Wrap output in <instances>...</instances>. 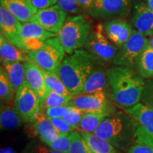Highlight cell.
Returning a JSON list of instances; mask_svg holds the SVG:
<instances>
[{
  "label": "cell",
  "instance_id": "ffe728a7",
  "mask_svg": "<svg viewBox=\"0 0 153 153\" xmlns=\"http://www.w3.org/2000/svg\"><path fill=\"white\" fill-rule=\"evenodd\" d=\"M24 121L14 106L1 103L0 126L4 131H12L22 126Z\"/></svg>",
  "mask_w": 153,
  "mask_h": 153
},
{
  "label": "cell",
  "instance_id": "d6a6232c",
  "mask_svg": "<svg viewBox=\"0 0 153 153\" xmlns=\"http://www.w3.org/2000/svg\"><path fill=\"white\" fill-rule=\"evenodd\" d=\"M84 114H85V112L83 111L80 110L79 108L70 106V108L68 112V114L62 118L71 127L73 128L74 130H76L79 127V123L81 122V120Z\"/></svg>",
  "mask_w": 153,
  "mask_h": 153
},
{
  "label": "cell",
  "instance_id": "484cf974",
  "mask_svg": "<svg viewBox=\"0 0 153 153\" xmlns=\"http://www.w3.org/2000/svg\"><path fill=\"white\" fill-rule=\"evenodd\" d=\"M57 34L48 31L40 25L33 22L22 23V37L23 38H34L46 41L48 38L55 37Z\"/></svg>",
  "mask_w": 153,
  "mask_h": 153
},
{
  "label": "cell",
  "instance_id": "9c48e42d",
  "mask_svg": "<svg viewBox=\"0 0 153 153\" xmlns=\"http://www.w3.org/2000/svg\"><path fill=\"white\" fill-rule=\"evenodd\" d=\"M14 106L24 122L32 123L36 115L41 111V101L37 94L24 81L16 91Z\"/></svg>",
  "mask_w": 153,
  "mask_h": 153
},
{
  "label": "cell",
  "instance_id": "603a6c76",
  "mask_svg": "<svg viewBox=\"0 0 153 153\" xmlns=\"http://www.w3.org/2000/svg\"><path fill=\"white\" fill-rule=\"evenodd\" d=\"M3 68L8 74L15 91H18L25 81L24 62H4Z\"/></svg>",
  "mask_w": 153,
  "mask_h": 153
},
{
  "label": "cell",
  "instance_id": "e0dca14e",
  "mask_svg": "<svg viewBox=\"0 0 153 153\" xmlns=\"http://www.w3.org/2000/svg\"><path fill=\"white\" fill-rule=\"evenodd\" d=\"M32 123L36 133L45 145L55 141L61 135L55 128L45 114H43L41 111L36 115Z\"/></svg>",
  "mask_w": 153,
  "mask_h": 153
},
{
  "label": "cell",
  "instance_id": "ba28073f",
  "mask_svg": "<svg viewBox=\"0 0 153 153\" xmlns=\"http://www.w3.org/2000/svg\"><path fill=\"white\" fill-rule=\"evenodd\" d=\"M148 43L147 37L134 29L128 41L118 51L113 62L116 66L135 68L137 59Z\"/></svg>",
  "mask_w": 153,
  "mask_h": 153
},
{
  "label": "cell",
  "instance_id": "e575fe53",
  "mask_svg": "<svg viewBox=\"0 0 153 153\" xmlns=\"http://www.w3.org/2000/svg\"><path fill=\"white\" fill-rule=\"evenodd\" d=\"M57 4L70 14H78L82 9L78 0H57Z\"/></svg>",
  "mask_w": 153,
  "mask_h": 153
},
{
  "label": "cell",
  "instance_id": "d6986e66",
  "mask_svg": "<svg viewBox=\"0 0 153 153\" xmlns=\"http://www.w3.org/2000/svg\"><path fill=\"white\" fill-rule=\"evenodd\" d=\"M0 56L1 63L4 62H32L26 51L13 45L1 33H0Z\"/></svg>",
  "mask_w": 153,
  "mask_h": 153
},
{
  "label": "cell",
  "instance_id": "f546056e",
  "mask_svg": "<svg viewBox=\"0 0 153 153\" xmlns=\"http://www.w3.org/2000/svg\"><path fill=\"white\" fill-rule=\"evenodd\" d=\"M72 97H65L55 91L49 90L48 93L41 104V108L45 109L53 107H59L68 105L69 101L71 100Z\"/></svg>",
  "mask_w": 153,
  "mask_h": 153
},
{
  "label": "cell",
  "instance_id": "8fae6325",
  "mask_svg": "<svg viewBox=\"0 0 153 153\" xmlns=\"http://www.w3.org/2000/svg\"><path fill=\"white\" fill-rule=\"evenodd\" d=\"M68 13L55 4L37 11L30 22H35L48 31L58 34L65 22Z\"/></svg>",
  "mask_w": 153,
  "mask_h": 153
},
{
  "label": "cell",
  "instance_id": "8992f818",
  "mask_svg": "<svg viewBox=\"0 0 153 153\" xmlns=\"http://www.w3.org/2000/svg\"><path fill=\"white\" fill-rule=\"evenodd\" d=\"M68 105L79 108L84 112L101 113L111 116L117 113V108L107 97L106 91L72 96Z\"/></svg>",
  "mask_w": 153,
  "mask_h": 153
},
{
  "label": "cell",
  "instance_id": "5bb4252c",
  "mask_svg": "<svg viewBox=\"0 0 153 153\" xmlns=\"http://www.w3.org/2000/svg\"><path fill=\"white\" fill-rule=\"evenodd\" d=\"M131 22L135 30L145 37L153 35V11L148 4L139 2L135 5Z\"/></svg>",
  "mask_w": 153,
  "mask_h": 153
},
{
  "label": "cell",
  "instance_id": "3957f363",
  "mask_svg": "<svg viewBox=\"0 0 153 153\" xmlns=\"http://www.w3.org/2000/svg\"><path fill=\"white\" fill-rule=\"evenodd\" d=\"M138 123L126 113L118 111L107 117L94 132L118 150L128 151L135 138Z\"/></svg>",
  "mask_w": 153,
  "mask_h": 153
},
{
  "label": "cell",
  "instance_id": "4316f807",
  "mask_svg": "<svg viewBox=\"0 0 153 153\" xmlns=\"http://www.w3.org/2000/svg\"><path fill=\"white\" fill-rule=\"evenodd\" d=\"M107 117V115L101 113L85 112L80 122L78 130L79 132L88 133H94L104 120Z\"/></svg>",
  "mask_w": 153,
  "mask_h": 153
},
{
  "label": "cell",
  "instance_id": "30bf717a",
  "mask_svg": "<svg viewBox=\"0 0 153 153\" xmlns=\"http://www.w3.org/2000/svg\"><path fill=\"white\" fill-rule=\"evenodd\" d=\"M131 0H94L88 14L97 19H122L131 11Z\"/></svg>",
  "mask_w": 153,
  "mask_h": 153
},
{
  "label": "cell",
  "instance_id": "9a60e30c",
  "mask_svg": "<svg viewBox=\"0 0 153 153\" xmlns=\"http://www.w3.org/2000/svg\"><path fill=\"white\" fill-rule=\"evenodd\" d=\"M25 82L40 97L41 104L48 93L43 70L34 62H24Z\"/></svg>",
  "mask_w": 153,
  "mask_h": 153
},
{
  "label": "cell",
  "instance_id": "6da1fadb",
  "mask_svg": "<svg viewBox=\"0 0 153 153\" xmlns=\"http://www.w3.org/2000/svg\"><path fill=\"white\" fill-rule=\"evenodd\" d=\"M106 95L113 104L130 108L138 104L145 81L133 68L116 66L106 70Z\"/></svg>",
  "mask_w": 153,
  "mask_h": 153
},
{
  "label": "cell",
  "instance_id": "44dd1931",
  "mask_svg": "<svg viewBox=\"0 0 153 153\" xmlns=\"http://www.w3.org/2000/svg\"><path fill=\"white\" fill-rule=\"evenodd\" d=\"M106 71H104L100 68H95L86 80L80 94H91L97 91H106Z\"/></svg>",
  "mask_w": 153,
  "mask_h": 153
},
{
  "label": "cell",
  "instance_id": "7a4b0ae2",
  "mask_svg": "<svg viewBox=\"0 0 153 153\" xmlns=\"http://www.w3.org/2000/svg\"><path fill=\"white\" fill-rule=\"evenodd\" d=\"M101 62L85 50L78 49L63 60L57 74L70 93L72 96L77 95L95 68V65Z\"/></svg>",
  "mask_w": 153,
  "mask_h": 153
},
{
  "label": "cell",
  "instance_id": "ee69618b",
  "mask_svg": "<svg viewBox=\"0 0 153 153\" xmlns=\"http://www.w3.org/2000/svg\"><path fill=\"white\" fill-rule=\"evenodd\" d=\"M149 45L153 48V35L151 36L150 40H149Z\"/></svg>",
  "mask_w": 153,
  "mask_h": 153
},
{
  "label": "cell",
  "instance_id": "d590c367",
  "mask_svg": "<svg viewBox=\"0 0 153 153\" xmlns=\"http://www.w3.org/2000/svg\"><path fill=\"white\" fill-rule=\"evenodd\" d=\"M51 123L60 134L71 133L74 131L73 128L71 127L62 118H48Z\"/></svg>",
  "mask_w": 153,
  "mask_h": 153
},
{
  "label": "cell",
  "instance_id": "74e56055",
  "mask_svg": "<svg viewBox=\"0 0 153 153\" xmlns=\"http://www.w3.org/2000/svg\"><path fill=\"white\" fill-rule=\"evenodd\" d=\"M70 108V105L49 108L45 109V115L48 118H63L68 114Z\"/></svg>",
  "mask_w": 153,
  "mask_h": 153
},
{
  "label": "cell",
  "instance_id": "83f0119b",
  "mask_svg": "<svg viewBox=\"0 0 153 153\" xmlns=\"http://www.w3.org/2000/svg\"><path fill=\"white\" fill-rule=\"evenodd\" d=\"M14 94H16L14 87L9 79L7 72L3 66L0 68V99L1 103L11 104L14 101Z\"/></svg>",
  "mask_w": 153,
  "mask_h": 153
},
{
  "label": "cell",
  "instance_id": "f1b7e54d",
  "mask_svg": "<svg viewBox=\"0 0 153 153\" xmlns=\"http://www.w3.org/2000/svg\"><path fill=\"white\" fill-rule=\"evenodd\" d=\"M43 70V73L45 78V84L49 90L60 94L65 97H72V95L68 91V88L63 83L62 79L56 72H52Z\"/></svg>",
  "mask_w": 153,
  "mask_h": 153
},
{
  "label": "cell",
  "instance_id": "52a82bcc",
  "mask_svg": "<svg viewBox=\"0 0 153 153\" xmlns=\"http://www.w3.org/2000/svg\"><path fill=\"white\" fill-rule=\"evenodd\" d=\"M84 48L101 62H108L114 60L117 54L118 47L113 44L105 35L102 24H98L91 30Z\"/></svg>",
  "mask_w": 153,
  "mask_h": 153
},
{
  "label": "cell",
  "instance_id": "7bdbcfd3",
  "mask_svg": "<svg viewBox=\"0 0 153 153\" xmlns=\"http://www.w3.org/2000/svg\"><path fill=\"white\" fill-rule=\"evenodd\" d=\"M147 4L149 8L153 11V0H147Z\"/></svg>",
  "mask_w": 153,
  "mask_h": 153
},
{
  "label": "cell",
  "instance_id": "ac0fdd59",
  "mask_svg": "<svg viewBox=\"0 0 153 153\" xmlns=\"http://www.w3.org/2000/svg\"><path fill=\"white\" fill-rule=\"evenodd\" d=\"M125 112L131 116L146 133L153 138V110L139 102L135 106L126 108Z\"/></svg>",
  "mask_w": 153,
  "mask_h": 153
},
{
  "label": "cell",
  "instance_id": "7c38bea8",
  "mask_svg": "<svg viewBox=\"0 0 153 153\" xmlns=\"http://www.w3.org/2000/svg\"><path fill=\"white\" fill-rule=\"evenodd\" d=\"M22 23L2 6L0 7V30L8 41L19 48L24 50L22 37Z\"/></svg>",
  "mask_w": 153,
  "mask_h": 153
},
{
  "label": "cell",
  "instance_id": "2e32d148",
  "mask_svg": "<svg viewBox=\"0 0 153 153\" xmlns=\"http://www.w3.org/2000/svg\"><path fill=\"white\" fill-rule=\"evenodd\" d=\"M1 6L8 10L22 23L30 22L37 10L30 0H0Z\"/></svg>",
  "mask_w": 153,
  "mask_h": 153
},
{
  "label": "cell",
  "instance_id": "60d3db41",
  "mask_svg": "<svg viewBox=\"0 0 153 153\" xmlns=\"http://www.w3.org/2000/svg\"><path fill=\"white\" fill-rule=\"evenodd\" d=\"M36 153H60L57 151L53 150V149L50 148H46V147L43 146H39L36 149Z\"/></svg>",
  "mask_w": 153,
  "mask_h": 153
},
{
  "label": "cell",
  "instance_id": "8d00e7d4",
  "mask_svg": "<svg viewBox=\"0 0 153 153\" xmlns=\"http://www.w3.org/2000/svg\"><path fill=\"white\" fill-rule=\"evenodd\" d=\"M23 44L26 52H33L38 51L43 46L45 41L34 38H23Z\"/></svg>",
  "mask_w": 153,
  "mask_h": 153
},
{
  "label": "cell",
  "instance_id": "5b68a950",
  "mask_svg": "<svg viewBox=\"0 0 153 153\" xmlns=\"http://www.w3.org/2000/svg\"><path fill=\"white\" fill-rule=\"evenodd\" d=\"M65 51L57 36L45 41L43 46L38 51L28 52L32 62L40 68L56 73L65 59Z\"/></svg>",
  "mask_w": 153,
  "mask_h": 153
},
{
  "label": "cell",
  "instance_id": "ab89813d",
  "mask_svg": "<svg viewBox=\"0 0 153 153\" xmlns=\"http://www.w3.org/2000/svg\"><path fill=\"white\" fill-rule=\"evenodd\" d=\"M82 9L88 11L91 8L94 2V0H78Z\"/></svg>",
  "mask_w": 153,
  "mask_h": 153
},
{
  "label": "cell",
  "instance_id": "277c9868",
  "mask_svg": "<svg viewBox=\"0 0 153 153\" xmlns=\"http://www.w3.org/2000/svg\"><path fill=\"white\" fill-rule=\"evenodd\" d=\"M91 31V20L85 14L69 16L57 34L65 51L72 54L85 46Z\"/></svg>",
  "mask_w": 153,
  "mask_h": 153
},
{
  "label": "cell",
  "instance_id": "4dcf8cb0",
  "mask_svg": "<svg viewBox=\"0 0 153 153\" xmlns=\"http://www.w3.org/2000/svg\"><path fill=\"white\" fill-rule=\"evenodd\" d=\"M69 153H94L79 131L71 133V147Z\"/></svg>",
  "mask_w": 153,
  "mask_h": 153
},
{
  "label": "cell",
  "instance_id": "836d02e7",
  "mask_svg": "<svg viewBox=\"0 0 153 153\" xmlns=\"http://www.w3.org/2000/svg\"><path fill=\"white\" fill-rule=\"evenodd\" d=\"M141 102L153 110V79H147L145 81Z\"/></svg>",
  "mask_w": 153,
  "mask_h": 153
},
{
  "label": "cell",
  "instance_id": "cb8c5ba5",
  "mask_svg": "<svg viewBox=\"0 0 153 153\" xmlns=\"http://www.w3.org/2000/svg\"><path fill=\"white\" fill-rule=\"evenodd\" d=\"M80 133L94 153H121V151L116 149L108 141L98 137L95 134L84 132Z\"/></svg>",
  "mask_w": 153,
  "mask_h": 153
},
{
  "label": "cell",
  "instance_id": "f35d334b",
  "mask_svg": "<svg viewBox=\"0 0 153 153\" xmlns=\"http://www.w3.org/2000/svg\"><path fill=\"white\" fill-rule=\"evenodd\" d=\"M37 11L48 8L57 4V0H30Z\"/></svg>",
  "mask_w": 153,
  "mask_h": 153
},
{
  "label": "cell",
  "instance_id": "1f68e13d",
  "mask_svg": "<svg viewBox=\"0 0 153 153\" xmlns=\"http://www.w3.org/2000/svg\"><path fill=\"white\" fill-rule=\"evenodd\" d=\"M46 145L53 150L60 153H69L71 147V133L61 134L60 137Z\"/></svg>",
  "mask_w": 153,
  "mask_h": 153
},
{
  "label": "cell",
  "instance_id": "7402d4cb",
  "mask_svg": "<svg viewBox=\"0 0 153 153\" xmlns=\"http://www.w3.org/2000/svg\"><path fill=\"white\" fill-rule=\"evenodd\" d=\"M126 153H153V138L139 124L133 142Z\"/></svg>",
  "mask_w": 153,
  "mask_h": 153
},
{
  "label": "cell",
  "instance_id": "b9f144b4",
  "mask_svg": "<svg viewBox=\"0 0 153 153\" xmlns=\"http://www.w3.org/2000/svg\"><path fill=\"white\" fill-rule=\"evenodd\" d=\"M0 153H16V151L11 147H5L1 149Z\"/></svg>",
  "mask_w": 153,
  "mask_h": 153
},
{
  "label": "cell",
  "instance_id": "4fadbf2b",
  "mask_svg": "<svg viewBox=\"0 0 153 153\" xmlns=\"http://www.w3.org/2000/svg\"><path fill=\"white\" fill-rule=\"evenodd\" d=\"M105 35L113 44L121 48L133 33L131 25L123 19H113L102 23Z\"/></svg>",
  "mask_w": 153,
  "mask_h": 153
},
{
  "label": "cell",
  "instance_id": "d4e9b609",
  "mask_svg": "<svg viewBox=\"0 0 153 153\" xmlns=\"http://www.w3.org/2000/svg\"><path fill=\"white\" fill-rule=\"evenodd\" d=\"M135 68L144 79L153 77V48L149 43L139 56Z\"/></svg>",
  "mask_w": 153,
  "mask_h": 153
}]
</instances>
